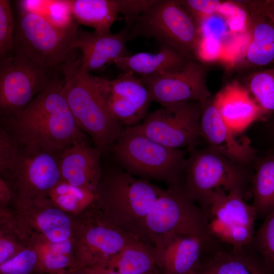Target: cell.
<instances>
[{"label": "cell", "instance_id": "cell-1", "mask_svg": "<svg viewBox=\"0 0 274 274\" xmlns=\"http://www.w3.org/2000/svg\"><path fill=\"white\" fill-rule=\"evenodd\" d=\"M57 72L48 85L19 113L2 118V126L21 147L58 155L74 143L86 141L63 93Z\"/></svg>", "mask_w": 274, "mask_h": 274}, {"label": "cell", "instance_id": "cell-2", "mask_svg": "<svg viewBox=\"0 0 274 274\" xmlns=\"http://www.w3.org/2000/svg\"><path fill=\"white\" fill-rule=\"evenodd\" d=\"M163 190L146 179L115 169L102 174L92 207L107 222L145 242L144 222Z\"/></svg>", "mask_w": 274, "mask_h": 274}, {"label": "cell", "instance_id": "cell-3", "mask_svg": "<svg viewBox=\"0 0 274 274\" xmlns=\"http://www.w3.org/2000/svg\"><path fill=\"white\" fill-rule=\"evenodd\" d=\"M79 62L80 58L74 59L61 68L63 93L80 128L104 153L110 151L124 128L108 109L99 77L81 70Z\"/></svg>", "mask_w": 274, "mask_h": 274}, {"label": "cell", "instance_id": "cell-4", "mask_svg": "<svg viewBox=\"0 0 274 274\" xmlns=\"http://www.w3.org/2000/svg\"><path fill=\"white\" fill-rule=\"evenodd\" d=\"M110 151L127 173L180 188L179 179L185 169L187 150L164 146L134 126L123 129Z\"/></svg>", "mask_w": 274, "mask_h": 274}, {"label": "cell", "instance_id": "cell-5", "mask_svg": "<svg viewBox=\"0 0 274 274\" xmlns=\"http://www.w3.org/2000/svg\"><path fill=\"white\" fill-rule=\"evenodd\" d=\"M78 28H59L42 16L20 9L15 22L12 54L42 67L60 71L74 59V44Z\"/></svg>", "mask_w": 274, "mask_h": 274}, {"label": "cell", "instance_id": "cell-6", "mask_svg": "<svg viewBox=\"0 0 274 274\" xmlns=\"http://www.w3.org/2000/svg\"><path fill=\"white\" fill-rule=\"evenodd\" d=\"M153 38L190 60L197 57L199 25L180 1L157 0L129 25L128 39Z\"/></svg>", "mask_w": 274, "mask_h": 274}, {"label": "cell", "instance_id": "cell-7", "mask_svg": "<svg viewBox=\"0 0 274 274\" xmlns=\"http://www.w3.org/2000/svg\"><path fill=\"white\" fill-rule=\"evenodd\" d=\"M144 241L153 246L169 235L197 236L210 241L205 214L180 188L164 189L144 223Z\"/></svg>", "mask_w": 274, "mask_h": 274}, {"label": "cell", "instance_id": "cell-8", "mask_svg": "<svg viewBox=\"0 0 274 274\" xmlns=\"http://www.w3.org/2000/svg\"><path fill=\"white\" fill-rule=\"evenodd\" d=\"M209 235L231 246L252 245L257 217L253 205L244 199L241 188L226 191L218 188L209 196L202 208Z\"/></svg>", "mask_w": 274, "mask_h": 274}, {"label": "cell", "instance_id": "cell-9", "mask_svg": "<svg viewBox=\"0 0 274 274\" xmlns=\"http://www.w3.org/2000/svg\"><path fill=\"white\" fill-rule=\"evenodd\" d=\"M73 236L74 268L78 269L106 262L130 242L138 239L105 221L93 208L74 216Z\"/></svg>", "mask_w": 274, "mask_h": 274}, {"label": "cell", "instance_id": "cell-10", "mask_svg": "<svg viewBox=\"0 0 274 274\" xmlns=\"http://www.w3.org/2000/svg\"><path fill=\"white\" fill-rule=\"evenodd\" d=\"M186 159L185 180L180 188L201 208L210 194L218 188L226 191L241 188L244 176L235 163L210 148L191 150Z\"/></svg>", "mask_w": 274, "mask_h": 274}, {"label": "cell", "instance_id": "cell-11", "mask_svg": "<svg viewBox=\"0 0 274 274\" xmlns=\"http://www.w3.org/2000/svg\"><path fill=\"white\" fill-rule=\"evenodd\" d=\"M74 216L57 207L48 196L14 203L6 226L25 244L33 238L59 242L73 235Z\"/></svg>", "mask_w": 274, "mask_h": 274}, {"label": "cell", "instance_id": "cell-12", "mask_svg": "<svg viewBox=\"0 0 274 274\" xmlns=\"http://www.w3.org/2000/svg\"><path fill=\"white\" fill-rule=\"evenodd\" d=\"M57 72L15 54L0 59L1 118L23 110L48 85Z\"/></svg>", "mask_w": 274, "mask_h": 274}, {"label": "cell", "instance_id": "cell-13", "mask_svg": "<svg viewBox=\"0 0 274 274\" xmlns=\"http://www.w3.org/2000/svg\"><path fill=\"white\" fill-rule=\"evenodd\" d=\"M201 104L193 101L157 109L134 126L150 139L174 149L192 150L201 136Z\"/></svg>", "mask_w": 274, "mask_h": 274}, {"label": "cell", "instance_id": "cell-14", "mask_svg": "<svg viewBox=\"0 0 274 274\" xmlns=\"http://www.w3.org/2000/svg\"><path fill=\"white\" fill-rule=\"evenodd\" d=\"M2 178L12 190L13 203L47 196L61 179L57 155L20 146L15 162Z\"/></svg>", "mask_w": 274, "mask_h": 274}, {"label": "cell", "instance_id": "cell-15", "mask_svg": "<svg viewBox=\"0 0 274 274\" xmlns=\"http://www.w3.org/2000/svg\"><path fill=\"white\" fill-rule=\"evenodd\" d=\"M208 70L201 63L189 60L182 66L166 73L141 78L153 101L162 107L196 101L201 105L211 96L207 84Z\"/></svg>", "mask_w": 274, "mask_h": 274}, {"label": "cell", "instance_id": "cell-16", "mask_svg": "<svg viewBox=\"0 0 274 274\" xmlns=\"http://www.w3.org/2000/svg\"><path fill=\"white\" fill-rule=\"evenodd\" d=\"M98 80L108 109L114 119L131 127L145 118L153 100L141 78L124 72L114 80L101 77Z\"/></svg>", "mask_w": 274, "mask_h": 274}, {"label": "cell", "instance_id": "cell-17", "mask_svg": "<svg viewBox=\"0 0 274 274\" xmlns=\"http://www.w3.org/2000/svg\"><path fill=\"white\" fill-rule=\"evenodd\" d=\"M157 0H69L74 19L78 24L98 33L111 32L115 21L122 15L126 25H130Z\"/></svg>", "mask_w": 274, "mask_h": 274}, {"label": "cell", "instance_id": "cell-18", "mask_svg": "<svg viewBox=\"0 0 274 274\" xmlns=\"http://www.w3.org/2000/svg\"><path fill=\"white\" fill-rule=\"evenodd\" d=\"M129 25L115 33H98L78 28L74 48L81 53L79 67L90 73L99 72L120 58L130 55L127 48Z\"/></svg>", "mask_w": 274, "mask_h": 274}, {"label": "cell", "instance_id": "cell-19", "mask_svg": "<svg viewBox=\"0 0 274 274\" xmlns=\"http://www.w3.org/2000/svg\"><path fill=\"white\" fill-rule=\"evenodd\" d=\"M102 153L86 141L76 142L66 148L57 155L60 180L95 195L102 174L100 163Z\"/></svg>", "mask_w": 274, "mask_h": 274}, {"label": "cell", "instance_id": "cell-20", "mask_svg": "<svg viewBox=\"0 0 274 274\" xmlns=\"http://www.w3.org/2000/svg\"><path fill=\"white\" fill-rule=\"evenodd\" d=\"M200 121L201 136L209 148L235 163H247L253 158L255 150L247 139L240 140L221 117L213 99L201 105Z\"/></svg>", "mask_w": 274, "mask_h": 274}, {"label": "cell", "instance_id": "cell-21", "mask_svg": "<svg viewBox=\"0 0 274 274\" xmlns=\"http://www.w3.org/2000/svg\"><path fill=\"white\" fill-rule=\"evenodd\" d=\"M210 241L185 235H169L153 245L157 267L163 274H196L201 254Z\"/></svg>", "mask_w": 274, "mask_h": 274}, {"label": "cell", "instance_id": "cell-22", "mask_svg": "<svg viewBox=\"0 0 274 274\" xmlns=\"http://www.w3.org/2000/svg\"><path fill=\"white\" fill-rule=\"evenodd\" d=\"M248 40L232 64L261 66L274 63V22L264 13L261 1L252 2Z\"/></svg>", "mask_w": 274, "mask_h": 274}, {"label": "cell", "instance_id": "cell-23", "mask_svg": "<svg viewBox=\"0 0 274 274\" xmlns=\"http://www.w3.org/2000/svg\"><path fill=\"white\" fill-rule=\"evenodd\" d=\"M213 101L224 121L235 133L263 117L260 107L247 88L236 81L223 87Z\"/></svg>", "mask_w": 274, "mask_h": 274}, {"label": "cell", "instance_id": "cell-24", "mask_svg": "<svg viewBox=\"0 0 274 274\" xmlns=\"http://www.w3.org/2000/svg\"><path fill=\"white\" fill-rule=\"evenodd\" d=\"M231 247L216 252L201 264L199 274H274L252 247ZM252 246V245H251Z\"/></svg>", "mask_w": 274, "mask_h": 274}, {"label": "cell", "instance_id": "cell-25", "mask_svg": "<svg viewBox=\"0 0 274 274\" xmlns=\"http://www.w3.org/2000/svg\"><path fill=\"white\" fill-rule=\"evenodd\" d=\"M189 60L173 48L164 45L157 53L130 54L116 60L113 63L124 72H130L140 78H145L176 70Z\"/></svg>", "mask_w": 274, "mask_h": 274}, {"label": "cell", "instance_id": "cell-26", "mask_svg": "<svg viewBox=\"0 0 274 274\" xmlns=\"http://www.w3.org/2000/svg\"><path fill=\"white\" fill-rule=\"evenodd\" d=\"M94 266L121 274H154L157 267L154 248L135 239L107 261Z\"/></svg>", "mask_w": 274, "mask_h": 274}, {"label": "cell", "instance_id": "cell-27", "mask_svg": "<svg viewBox=\"0 0 274 274\" xmlns=\"http://www.w3.org/2000/svg\"><path fill=\"white\" fill-rule=\"evenodd\" d=\"M252 192L257 217H265L274 209V155L265 158L258 166Z\"/></svg>", "mask_w": 274, "mask_h": 274}, {"label": "cell", "instance_id": "cell-28", "mask_svg": "<svg viewBox=\"0 0 274 274\" xmlns=\"http://www.w3.org/2000/svg\"><path fill=\"white\" fill-rule=\"evenodd\" d=\"M47 196L63 212L74 216L90 209L95 198L93 193L61 180L50 190Z\"/></svg>", "mask_w": 274, "mask_h": 274}, {"label": "cell", "instance_id": "cell-29", "mask_svg": "<svg viewBox=\"0 0 274 274\" xmlns=\"http://www.w3.org/2000/svg\"><path fill=\"white\" fill-rule=\"evenodd\" d=\"M20 8L37 13L61 29H72L79 24L73 15L69 0L21 1Z\"/></svg>", "mask_w": 274, "mask_h": 274}, {"label": "cell", "instance_id": "cell-30", "mask_svg": "<svg viewBox=\"0 0 274 274\" xmlns=\"http://www.w3.org/2000/svg\"><path fill=\"white\" fill-rule=\"evenodd\" d=\"M247 87L260 107L263 116L274 112V68L252 74Z\"/></svg>", "mask_w": 274, "mask_h": 274}, {"label": "cell", "instance_id": "cell-31", "mask_svg": "<svg viewBox=\"0 0 274 274\" xmlns=\"http://www.w3.org/2000/svg\"><path fill=\"white\" fill-rule=\"evenodd\" d=\"M51 242L46 239L36 238L27 244V247L34 250L38 255L40 272L50 274L74 268V257L55 251L51 248Z\"/></svg>", "mask_w": 274, "mask_h": 274}, {"label": "cell", "instance_id": "cell-32", "mask_svg": "<svg viewBox=\"0 0 274 274\" xmlns=\"http://www.w3.org/2000/svg\"><path fill=\"white\" fill-rule=\"evenodd\" d=\"M251 245L274 272V209L264 217Z\"/></svg>", "mask_w": 274, "mask_h": 274}, {"label": "cell", "instance_id": "cell-33", "mask_svg": "<svg viewBox=\"0 0 274 274\" xmlns=\"http://www.w3.org/2000/svg\"><path fill=\"white\" fill-rule=\"evenodd\" d=\"M39 260L36 252L27 247L11 259L0 264V274H37Z\"/></svg>", "mask_w": 274, "mask_h": 274}, {"label": "cell", "instance_id": "cell-34", "mask_svg": "<svg viewBox=\"0 0 274 274\" xmlns=\"http://www.w3.org/2000/svg\"><path fill=\"white\" fill-rule=\"evenodd\" d=\"M14 27L10 1L0 0V59L12 54Z\"/></svg>", "mask_w": 274, "mask_h": 274}, {"label": "cell", "instance_id": "cell-35", "mask_svg": "<svg viewBox=\"0 0 274 274\" xmlns=\"http://www.w3.org/2000/svg\"><path fill=\"white\" fill-rule=\"evenodd\" d=\"M20 146L13 136L4 128H0V174L4 178L15 162Z\"/></svg>", "mask_w": 274, "mask_h": 274}, {"label": "cell", "instance_id": "cell-36", "mask_svg": "<svg viewBox=\"0 0 274 274\" xmlns=\"http://www.w3.org/2000/svg\"><path fill=\"white\" fill-rule=\"evenodd\" d=\"M0 264L27 248L25 244L6 226L0 225Z\"/></svg>", "mask_w": 274, "mask_h": 274}, {"label": "cell", "instance_id": "cell-37", "mask_svg": "<svg viewBox=\"0 0 274 274\" xmlns=\"http://www.w3.org/2000/svg\"><path fill=\"white\" fill-rule=\"evenodd\" d=\"M198 24L204 20L219 13L223 3L218 0L180 1Z\"/></svg>", "mask_w": 274, "mask_h": 274}, {"label": "cell", "instance_id": "cell-38", "mask_svg": "<svg viewBox=\"0 0 274 274\" xmlns=\"http://www.w3.org/2000/svg\"><path fill=\"white\" fill-rule=\"evenodd\" d=\"M14 202L12 190L7 182L0 178V209H8Z\"/></svg>", "mask_w": 274, "mask_h": 274}, {"label": "cell", "instance_id": "cell-39", "mask_svg": "<svg viewBox=\"0 0 274 274\" xmlns=\"http://www.w3.org/2000/svg\"><path fill=\"white\" fill-rule=\"evenodd\" d=\"M261 4L265 14L274 22V0L262 1Z\"/></svg>", "mask_w": 274, "mask_h": 274}, {"label": "cell", "instance_id": "cell-40", "mask_svg": "<svg viewBox=\"0 0 274 274\" xmlns=\"http://www.w3.org/2000/svg\"><path fill=\"white\" fill-rule=\"evenodd\" d=\"M81 270L84 274H121L120 273L107 270L98 266H93L84 268Z\"/></svg>", "mask_w": 274, "mask_h": 274}, {"label": "cell", "instance_id": "cell-41", "mask_svg": "<svg viewBox=\"0 0 274 274\" xmlns=\"http://www.w3.org/2000/svg\"><path fill=\"white\" fill-rule=\"evenodd\" d=\"M65 274H84V273L80 269L70 268L65 270Z\"/></svg>", "mask_w": 274, "mask_h": 274}, {"label": "cell", "instance_id": "cell-42", "mask_svg": "<svg viewBox=\"0 0 274 274\" xmlns=\"http://www.w3.org/2000/svg\"><path fill=\"white\" fill-rule=\"evenodd\" d=\"M154 274H163L159 269L156 267Z\"/></svg>", "mask_w": 274, "mask_h": 274}, {"label": "cell", "instance_id": "cell-43", "mask_svg": "<svg viewBox=\"0 0 274 274\" xmlns=\"http://www.w3.org/2000/svg\"><path fill=\"white\" fill-rule=\"evenodd\" d=\"M37 274H49V273H38Z\"/></svg>", "mask_w": 274, "mask_h": 274}, {"label": "cell", "instance_id": "cell-44", "mask_svg": "<svg viewBox=\"0 0 274 274\" xmlns=\"http://www.w3.org/2000/svg\"><path fill=\"white\" fill-rule=\"evenodd\" d=\"M196 274H199V273H197Z\"/></svg>", "mask_w": 274, "mask_h": 274}]
</instances>
